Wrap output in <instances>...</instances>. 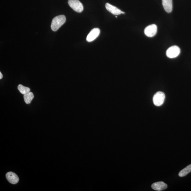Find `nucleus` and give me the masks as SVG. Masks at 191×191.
Listing matches in <instances>:
<instances>
[{
  "instance_id": "9d476101",
  "label": "nucleus",
  "mask_w": 191,
  "mask_h": 191,
  "mask_svg": "<svg viewBox=\"0 0 191 191\" xmlns=\"http://www.w3.org/2000/svg\"><path fill=\"white\" fill-rule=\"evenodd\" d=\"M163 7L167 13H170L172 10V0H162Z\"/></svg>"
},
{
  "instance_id": "f257e3e1",
  "label": "nucleus",
  "mask_w": 191,
  "mask_h": 191,
  "mask_svg": "<svg viewBox=\"0 0 191 191\" xmlns=\"http://www.w3.org/2000/svg\"><path fill=\"white\" fill-rule=\"evenodd\" d=\"M66 17L64 15L58 16L53 20L51 29L53 31H56L65 23Z\"/></svg>"
},
{
  "instance_id": "423d86ee",
  "label": "nucleus",
  "mask_w": 191,
  "mask_h": 191,
  "mask_svg": "<svg viewBox=\"0 0 191 191\" xmlns=\"http://www.w3.org/2000/svg\"><path fill=\"white\" fill-rule=\"evenodd\" d=\"M100 32V29L98 28L92 29L87 36L86 41L88 42H91L94 41L99 36Z\"/></svg>"
},
{
  "instance_id": "ddd939ff",
  "label": "nucleus",
  "mask_w": 191,
  "mask_h": 191,
  "mask_svg": "<svg viewBox=\"0 0 191 191\" xmlns=\"http://www.w3.org/2000/svg\"><path fill=\"white\" fill-rule=\"evenodd\" d=\"M17 88L20 92L23 95H25L30 91V89L29 87L24 86L21 84L19 85Z\"/></svg>"
},
{
  "instance_id": "f8f14e48",
  "label": "nucleus",
  "mask_w": 191,
  "mask_h": 191,
  "mask_svg": "<svg viewBox=\"0 0 191 191\" xmlns=\"http://www.w3.org/2000/svg\"><path fill=\"white\" fill-rule=\"evenodd\" d=\"M191 172V164L186 167L179 173V176L180 177H183L186 175Z\"/></svg>"
},
{
  "instance_id": "7ed1b4c3",
  "label": "nucleus",
  "mask_w": 191,
  "mask_h": 191,
  "mask_svg": "<svg viewBox=\"0 0 191 191\" xmlns=\"http://www.w3.org/2000/svg\"><path fill=\"white\" fill-rule=\"evenodd\" d=\"M180 52V50L178 47L174 45L169 47L166 53L167 56L169 58H174L177 57Z\"/></svg>"
},
{
  "instance_id": "f03ea898",
  "label": "nucleus",
  "mask_w": 191,
  "mask_h": 191,
  "mask_svg": "<svg viewBox=\"0 0 191 191\" xmlns=\"http://www.w3.org/2000/svg\"><path fill=\"white\" fill-rule=\"evenodd\" d=\"M165 96L164 92L159 91L155 94L153 97V102L156 106H160L164 103Z\"/></svg>"
},
{
  "instance_id": "6e6552de",
  "label": "nucleus",
  "mask_w": 191,
  "mask_h": 191,
  "mask_svg": "<svg viewBox=\"0 0 191 191\" xmlns=\"http://www.w3.org/2000/svg\"><path fill=\"white\" fill-rule=\"evenodd\" d=\"M105 8L107 11L110 12V13L114 15H120L121 14H124V12L121 11V10L119 9L118 8L110 5V4L107 3L105 5Z\"/></svg>"
},
{
  "instance_id": "20e7f679",
  "label": "nucleus",
  "mask_w": 191,
  "mask_h": 191,
  "mask_svg": "<svg viewBox=\"0 0 191 191\" xmlns=\"http://www.w3.org/2000/svg\"><path fill=\"white\" fill-rule=\"evenodd\" d=\"M68 4L69 6L77 12L81 13L83 11L82 4L79 0H68Z\"/></svg>"
},
{
  "instance_id": "1a4fd4ad",
  "label": "nucleus",
  "mask_w": 191,
  "mask_h": 191,
  "mask_svg": "<svg viewBox=\"0 0 191 191\" xmlns=\"http://www.w3.org/2000/svg\"><path fill=\"white\" fill-rule=\"evenodd\" d=\"M152 188L154 190L160 191L166 189L168 188V186L164 182H159L153 183Z\"/></svg>"
},
{
  "instance_id": "39448f33",
  "label": "nucleus",
  "mask_w": 191,
  "mask_h": 191,
  "mask_svg": "<svg viewBox=\"0 0 191 191\" xmlns=\"http://www.w3.org/2000/svg\"><path fill=\"white\" fill-rule=\"evenodd\" d=\"M157 31V27L156 25L152 24L147 27L144 29V32L147 36L152 37L156 35Z\"/></svg>"
},
{
  "instance_id": "0eeeda50",
  "label": "nucleus",
  "mask_w": 191,
  "mask_h": 191,
  "mask_svg": "<svg viewBox=\"0 0 191 191\" xmlns=\"http://www.w3.org/2000/svg\"><path fill=\"white\" fill-rule=\"evenodd\" d=\"M6 177L8 180L12 184H17L19 180V177L17 175L13 172H8L6 175Z\"/></svg>"
},
{
  "instance_id": "4468645a",
  "label": "nucleus",
  "mask_w": 191,
  "mask_h": 191,
  "mask_svg": "<svg viewBox=\"0 0 191 191\" xmlns=\"http://www.w3.org/2000/svg\"><path fill=\"white\" fill-rule=\"evenodd\" d=\"M3 76V75L2 74L1 72H0V79L2 78Z\"/></svg>"
},
{
  "instance_id": "9b49d317",
  "label": "nucleus",
  "mask_w": 191,
  "mask_h": 191,
  "mask_svg": "<svg viewBox=\"0 0 191 191\" xmlns=\"http://www.w3.org/2000/svg\"><path fill=\"white\" fill-rule=\"evenodd\" d=\"M24 99L26 104L30 103L34 97L33 93L31 92L26 93L24 95Z\"/></svg>"
}]
</instances>
